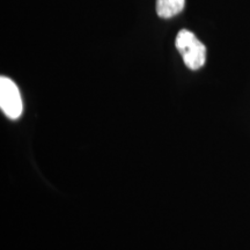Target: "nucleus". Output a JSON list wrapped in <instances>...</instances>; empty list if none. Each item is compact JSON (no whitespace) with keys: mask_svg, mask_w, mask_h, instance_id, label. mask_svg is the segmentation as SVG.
<instances>
[{"mask_svg":"<svg viewBox=\"0 0 250 250\" xmlns=\"http://www.w3.org/2000/svg\"><path fill=\"white\" fill-rule=\"evenodd\" d=\"M175 46L182 56L188 68L196 71L204 66L206 62V48L190 30L182 29L177 34Z\"/></svg>","mask_w":250,"mask_h":250,"instance_id":"obj_1","label":"nucleus"},{"mask_svg":"<svg viewBox=\"0 0 250 250\" xmlns=\"http://www.w3.org/2000/svg\"><path fill=\"white\" fill-rule=\"evenodd\" d=\"M0 108L9 120H18L23 110V103L17 83L7 77L0 78Z\"/></svg>","mask_w":250,"mask_h":250,"instance_id":"obj_2","label":"nucleus"},{"mask_svg":"<svg viewBox=\"0 0 250 250\" xmlns=\"http://www.w3.org/2000/svg\"><path fill=\"white\" fill-rule=\"evenodd\" d=\"M186 0H156L155 9L160 18L169 19L183 11Z\"/></svg>","mask_w":250,"mask_h":250,"instance_id":"obj_3","label":"nucleus"}]
</instances>
